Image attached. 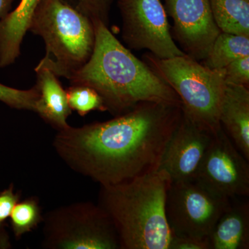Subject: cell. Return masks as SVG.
<instances>
[{"label":"cell","mask_w":249,"mask_h":249,"mask_svg":"<svg viewBox=\"0 0 249 249\" xmlns=\"http://www.w3.org/2000/svg\"><path fill=\"white\" fill-rule=\"evenodd\" d=\"M182 113L176 105L140 103L111 120L58 131L53 146L73 171L116 184L159 169Z\"/></svg>","instance_id":"obj_1"},{"label":"cell","mask_w":249,"mask_h":249,"mask_svg":"<svg viewBox=\"0 0 249 249\" xmlns=\"http://www.w3.org/2000/svg\"><path fill=\"white\" fill-rule=\"evenodd\" d=\"M95 44L88 61L65 75L71 85L96 90L107 111L114 116L142 102L181 106L175 91L144 61L139 60L111 34L107 25L96 21Z\"/></svg>","instance_id":"obj_2"},{"label":"cell","mask_w":249,"mask_h":249,"mask_svg":"<svg viewBox=\"0 0 249 249\" xmlns=\"http://www.w3.org/2000/svg\"><path fill=\"white\" fill-rule=\"evenodd\" d=\"M172 181L157 170L116 184L101 186L98 205L110 217L121 249H168L173 235L165 216Z\"/></svg>","instance_id":"obj_3"},{"label":"cell","mask_w":249,"mask_h":249,"mask_svg":"<svg viewBox=\"0 0 249 249\" xmlns=\"http://www.w3.org/2000/svg\"><path fill=\"white\" fill-rule=\"evenodd\" d=\"M29 31L45 43L46 55L38 65L58 77L83 66L94 47L93 22L63 0H41Z\"/></svg>","instance_id":"obj_4"},{"label":"cell","mask_w":249,"mask_h":249,"mask_svg":"<svg viewBox=\"0 0 249 249\" xmlns=\"http://www.w3.org/2000/svg\"><path fill=\"white\" fill-rule=\"evenodd\" d=\"M143 60L178 94L185 115L217 132L226 87L223 69L211 70L187 55L161 59L147 53Z\"/></svg>","instance_id":"obj_5"},{"label":"cell","mask_w":249,"mask_h":249,"mask_svg":"<svg viewBox=\"0 0 249 249\" xmlns=\"http://www.w3.org/2000/svg\"><path fill=\"white\" fill-rule=\"evenodd\" d=\"M44 248L121 249L112 221L99 206L78 202L44 215Z\"/></svg>","instance_id":"obj_6"},{"label":"cell","mask_w":249,"mask_h":249,"mask_svg":"<svg viewBox=\"0 0 249 249\" xmlns=\"http://www.w3.org/2000/svg\"><path fill=\"white\" fill-rule=\"evenodd\" d=\"M231 199L217 194L196 178L171 183L165 210L172 235L209 238Z\"/></svg>","instance_id":"obj_7"},{"label":"cell","mask_w":249,"mask_h":249,"mask_svg":"<svg viewBox=\"0 0 249 249\" xmlns=\"http://www.w3.org/2000/svg\"><path fill=\"white\" fill-rule=\"evenodd\" d=\"M122 37L129 48L147 49L159 58L184 56L172 36L164 6L160 0H119Z\"/></svg>","instance_id":"obj_8"},{"label":"cell","mask_w":249,"mask_h":249,"mask_svg":"<svg viewBox=\"0 0 249 249\" xmlns=\"http://www.w3.org/2000/svg\"><path fill=\"white\" fill-rule=\"evenodd\" d=\"M196 179L229 199L249 196V160L237 150L222 126L214 134Z\"/></svg>","instance_id":"obj_9"},{"label":"cell","mask_w":249,"mask_h":249,"mask_svg":"<svg viewBox=\"0 0 249 249\" xmlns=\"http://www.w3.org/2000/svg\"><path fill=\"white\" fill-rule=\"evenodd\" d=\"M167 16L173 21L172 36L188 56L201 62L221 34L209 0H164Z\"/></svg>","instance_id":"obj_10"},{"label":"cell","mask_w":249,"mask_h":249,"mask_svg":"<svg viewBox=\"0 0 249 249\" xmlns=\"http://www.w3.org/2000/svg\"><path fill=\"white\" fill-rule=\"evenodd\" d=\"M214 134L182 113L165 147L158 170L166 172L172 183L195 179Z\"/></svg>","instance_id":"obj_11"},{"label":"cell","mask_w":249,"mask_h":249,"mask_svg":"<svg viewBox=\"0 0 249 249\" xmlns=\"http://www.w3.org/2000/svg\"><path fill=\"white\" fill-rule=\"evenodd\" d=\"M219 124L242 154L249 160V90L242 85L227 84L223 95Z\"/></svg>","instance_id":"obj_12"},{"label":"cell","mask_w":249,"mask_h":249,"mask_svg":"<svg viewBox=\"0 0 249 249\" xmlns=\"http://www.w3.org/2000/svg\"><path fill=\"white\" fill-rule=\"evenodd\" d=\"M38 89V100L35 112L53 127L62 130L68 127L67 119L72 110L67 101L66 90L63 89L58 76L47 67L37 65L35 68Z\"/></svg>","instance_id":"obj_13"},{"label":"cell","mask_w":249,"mask_h":249,"mask_svg":"<svg viewBox=\"0 0 249 249\" xmlns=\"http://www.w3.org/2000/svg\"><path fill=\"white\" fill-rule=\"evenodd\" d=\"M208 239L210 249H249V201L234 202L232 199Z\"/></svg>","instance_id":"obj_14"},{"label":"cell","mask_w":249,"mask_h":249,"mask_svg":"<svg viewBox=\"0 0 249 249\" xmlns=\"http://www.w3.org/2000/svg\"><path fill=\"white\" fill-rule=\"evenodd\" d=\"M41 0H20L14 11L0 20V68L12 65L20 54L23 39Z\"/></svg>","instance_id":"obj_15"},{"label":"cell","mask_w":249,"mask_h":249,"mask_svg":"<svg viewBox=\"0 0 249 249\" xmlns=\"http://www.w3.org/2000/svg\"><path fill=\"white\" fill-rule=\"evenodd\" d=\"M222 32L249 37V0H209Z\"/></svg>","instance_id":"obj_16"},{"label":"cell","mask_w":249,"mask_h":249,"mask_svg":"<svg viewBox=\"0 0 249 249\" xmlns=\"http://www.w3.org/2000/svg\"><path fill=\"white\" fill-rule=\"evenodd\" d=\"M246 56H249L248 36L221 32L201 63L211 70H222L237 59Z\"/></svg>","instance_id":"obj_17"},{"label":"cell","mask_w":249,"mask_h":249,"mask_svg":"<svg viewBox=\"0 0 249 249\" xmlns=\"http://www.w3.org/2000/svg\"><path fill=\"white\" fill-rule=\"evenodd\" d=\"M9 218L12 231L18 240L43 222L44 215L37 198L31 196L19 201L15 206Z\"/></svg>","instance_id":"obj_18"},{"label":"cell","mask_w":249,"mask_h":249,"mask_svg":"<svg viewBox=\"0 0 249 249\" xmlns=\"http://www.w3.org/2000/svg\"><path fill=\"white\" fill-rule=\"evenodd\" d=\"M66 93L69 106L80 116H86L92 111H107L102 97L89 87L71 85Z\"/></svg>","instance_id":"obj_19"},{"label":"cell","mask_w":249,"mask_h":249,"mask_svg":"<svg viewBox=\"0 0 249 249\" xmlns=\"http://www.w3.org/2000/svg\"><path fill=\"white\" fill-rule=\"evenodd\" d=\"M39 96L40 93L36 85L30 89L22 90L10 88L0 83V101L14 109L35 112L36 103Z\"/></svg>","instance_id":"obj_20"},{"label":"cell","mask_w":249,"mask_h":249,"mask_svg":"<svg viewBox=\"0 0 249 249\" xmlns=\"http://www.w3.org/2000/svg\"><path fill=\"white\" fill-rule=\"evenodd\" d=\"M114 0H80L76 9L91 19L109 25V16Z\"/></svg>","instance_id":"obj_21"},{"label":"cell","mask_w":249,"mask_h":249,"mask_svg":"<svg viewBox=\"0 0 249 249\" xmlns=\"http://www.w3.org/2000/svg\"><path fill=\"white\" fill-rule=\"evenodd\" d=\"M227 84L249 87V56L237 59L223 69Z\"/></svg>","instance_id":"obj_22"},{"label":"cell","mask_w":249,"mask_h":249,"mask_svg":"<svg viewBox=\"0 0 249 249\" xmlns=\"http://www.w3.org/2000/svg\"><path fill=\"white\" fill-rule=\"evenodd\" d=\"M20 193L15 192L14 184L0 192V227L11 216L15 206L20 200Z\"/></svg>","instance_id":"obj_23"},{"label":"cell","mask_w":249,"mask_h":249,"mask_svg":"<svg viewBox=\"0 0 249 249\" xmlns=\"http://www.w3.org/2000/svg\"><path fill=\"white\" fill-rule=\"evenodd\" d=\"M168 249H210L208 239L173 235Z\"/></svg>","instance_id":"obj_24"},{"label":"cell","mask_w":249,"mask_h":249,"mask_svg":"<svg viewBox=\"0 0 249 249\" xmlns=\"http://www.w3.org/2000/svg\"><path fill=\"white\" fill-rule=\"evenodd\" d=\"M11 246L9 234L5 230L4 226L0 227V249H11Z\"/></svg>","instance_id":"obj_25"},{"label":"cell","mask_w":249,"mask_h":249,"mask_svg":"<svg viewBox=\"0 0 249 249\" xmlns=\"http://www.w3.org/2000/svg\"><path fill=\"white\" fill-rule=\"evenodd\" d=\"M15 0H0V20L4 19L10 13Z\"/></svg>","instance_id":"obj_26"}]
</instances>
